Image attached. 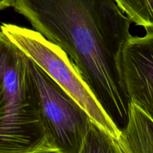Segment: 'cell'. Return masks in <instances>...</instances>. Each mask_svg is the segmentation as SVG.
Segmentation results:
<instances>
[{
    "label": "cell",
    "mask_w": 153,
    "mask_h": 153,
    "mask_svg": "<svg viewBox=\"0 0 153 153\" xmlns=\"http://www.w3.org/2000/svg\"><path fill=\"white\" fill-rule=\"evenodd\" d=\"M34 30L59 46L115 126L127 122L130 100L122 55L132 23L114 0H11Z\"/></svg>",
    "instance_id": "6da1fadb"
},
{
    "label": "cell",
    "mask_w": 153,
    "mask_h": 153,
    "mask_svg": "<svg viewBox=\"0 0 153 153\" xmlns=\"http://www.w3.org/2000/svg\"><path fill=\"white\" fill-rule=\"evenodd\" d=\"M51 146L42 125L28 56L0 31V153Z\"/></svg>",
    "instance_id": "7a4b0ae2"
},
{
    "label": "cell",
    "mask_w": 153,
    "mask_h": 153,
    "mask_svg": "<svg viewBox=\"0 0 153 153\" xmlns=\"http://www.w3.org/2000/svg\"><path fill=\"white\" fill-rule=\"evenodd\" d=\"M0 31L68 93L94 122L117 140L120 131L102 108L62 49L34 29L2 23Z\"/></svg>",
    "instance_id": "3957f363"
},
{
    "label": "cell",
    "mask_w": 153,
    "mask_h": 153,
    "mask_svg": "<svg viewBox=\"0 0 153 153\" xmlns=\"http://www.w3.org/2000/svg\"><path fill=\"white\" fill-rule=\"evenodd\" d=\"M28 66L49 144L63 153H79L93 120L68 93L28 57Z\"/></svg>",
    "instance_id": "277c9868"
},
{
    "label": "cell",
    "mask_w": 153,
    "mask_h": 153,
    "mask_svg": "<svg viewBox=\"0 0 153 153\" xmlns=\"http://www.w3.org/2000/svg\"><path fill=\"white\" fill-rule=\"evenodd\" d=\"M122 72L130 102L153 120V31L128 38L123 51Z\"/></svg>",
    "instance_id": "5b68a950"
},
{
    "label": "cell",
    "mask_w": 153,
    "mask_h": 153,
    "mask_svg": "<svg viewBox=\"0 0 153 153\" xmlns=\"http://www.w3.org/2000/svg\"><path fill=\"white\" fill-rule=\"evenodd\" d=\"M117 141L124 153H153V120L130 102L127 122Z\"/></svg>",
    "instance_id": "8992f818"
},
{
    "label": "cell",
    "mask_w": 153,
    "mask_h": 153,
    "mask_svg": "<svg viewBox=\"0 0 153 153\" xmlns=\"http://www.w3.org/2000/svg\"><path fill=\"white\" fill-rule=\"evenodd\" d=\"M79 153H124L117 140L91 121Z\"/></svg>",
    "instance_id": "52a82bcc"
},
{
    "label": "cell",
    "mask_w": 153,
    "mask_h": 153,
    "mask_svg": "<svg viewBox=\"0 0 153 153\" xmlns=\"http://www.w3.org/2000/svg\"><path fill=\"white\" fill-rule=\"evenodd\" d=\"M131 22L153 31V0H114Z\"/></svg>",
    "instance_id": "ba28073f"
},
{
    "label": "cell",
    "mask_w": 153,
    "mask_h": 153,
    "mask_svg": "<svg viewBox=\"0 0 153 153\" xmlns=\"http://www.w3.org/2000/svg\"><path fill=\"white\" fill-rule=\"evenodd\" d=\"M22 153H63L61 151L57 148L51 147V146H46V147L39 148V149H34V150L28 151Z\"/></svg>",
    "instance_id": "9c48e42d"
},
{
    "label": "cell",
    "mask_w": 153,
    "mask_h": 153,
    "mask_svg": "<svg viewBox=\"0 0 153 153\" xmlns=\"http://www.w3.org/2000/svg\"><path fill=\"white\" fill-rule=\"evenodd\" d=\"M11 7V0H0V10Z\"/></svg>",
    "instance_id": "30bf717a"
}]
</instances>
